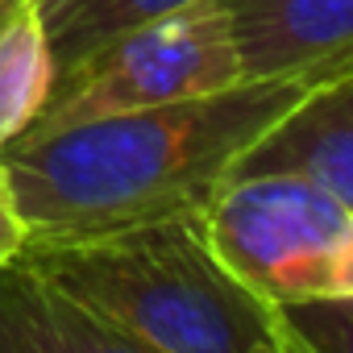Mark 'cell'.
<instances>
[{
    "instance_id": "6da1fadb",
    "label": "cell",
    "mask_w": 353,
    "mask_h": 353,
    "mask_svg": "<svg viewBox=\"0 0 353 353\" xmlns=\"http://www.w3.org/2000/svg\"><path fill=\"white\" fill-rule=\"evenodd\" d=\"M316 79H245L174 104L34 125L0 150V179L30 241L200 212L245 150Z\"/></svg>"
},
{
    "instance_id": "7a4b0ae2",
    "label": "cell",
    "mask_w": 353,
    "mask_h": 353,
    "mask_svg": "<svg viewBox=\"0 0 353 353\" xmlns=\"http://www.w3.org/2000/svg\"><path fill=\"white\" fill-rule=\"evenodd\" d=\"M125 353H287L279 312L212 250L200 212L21 250Z\"/></svg>"
},
{
    "instance_id": "3957f363",
    "label": "cell",
    "mask_w": 353,
    "mask_h": 353,
    "mask_svg": "<svg viewBox=\"0 0 353 353\" xmlns=\"http://www.w3.org/2000/svg\"><path fill=\"white\" fill-rule=\"evenodd\" d=\"M200 221L216 258L270 307L353 291V212L312 179L229 174Z\"/></svg>"
},
{
    "instance_id": "277c9868",
    "label": "cell",
    "mask_w": 353,
    "mask_h": 353,
    "mask_svg": "<svg viewBox=\"0 0 353 353\" xmlns=\"http://www.w3.org/2000/svg\"><path fill=\"white\" fill-rule=\"evenodd\" d=\"M245 83L233 26L216 0L141 21L54 79V92L34 125H67L104 112L154 108Z\"/></svg>"
},
{
    "instance_id": "5b68a950",
    "label": "cell",
    "mask_w": 353,
    "mask_h": 353,
    "mask_svg": "<svg viewBox=\"0 0 353 353\" xmlns=\"http://www.w3.org/2000/svg\"><path fill=\"white\" fill-rule=\"evenodd\" d=\"M245 79H324L353 67V0H216Z\"/></svg>"
},
{
    "instance_id": "8992f818",
    "label": "cell",
    "mask_w": 353,
    "mask_h": 353,
    "mask_svg": "<svg viewBox=\"0 0 353 353\" xmlns=\"http://www.w3.org/2000/svg\"><path fill=\"white\" fill-rule=\"evenodd\" d=\"M283 170L312 179L353 212V67L316 79L237 162L233 174Z\"/></svg>"
},
{
    "instance_id": "52a82bcc",
    "label": "cell",
    "mask_w": 353,
    "mask_h": 353,
    "mask_svg": "<svg viewBox=\"0 0 353 353\" xmlns=\"http://www.w3.org/2000/svg\"><path fill=\"white\" fill-rule=\"evenodd\" d=\"M0 353H125L26 254L0 266Z\"/></svg>"
},
{
    "instance_id": "ba28073f",
    "label": "cell",
    "mask_w": 353,
    "mask_h": 353,
    "mask_svg": "<svg viewBox=\"0 0 353 353\" xmlns=\"http://www.w3.org/2000/svg\"><path fill=\"white\" fill-rule=\"evenodd\" d=\"M54 75L38 0H0V150L34 129L54 92Z\"/></svg>"
},
{
    "instance_id": "9c48e42d",
    "label": "cell",
    "mask_w": 353,
    "mask_h": 353,
    "mask_svg": "<svg viewBox=\"0 0 353 353\" xmlns=\"http://www.w3.org/2000/svg\"><path fill=\"white\" fill-rule=\"evenodd\" d=\"M188 5H196V0H38V13L50 38L54 67L63 75L67 67L88 59L96 46H104L108 38L141 21L166 17L174 9H188Z\"/></svg>"
},
{
    "instance_id": "30bf717a",
    "label": "cell",
    "mask_w": 353,
    "mask_h": 353,
    "mask_svg": "<svg viewBox=\"0 0 353 353\" xmlns=\"http://www.w3.org/2000/svg\"><path fill=\"white\" fill-rule=\"evenodd\" d=\"M274 312L287 353H353V291L283 303Z\"/></svg>"
},
{
    "instance_id": "8fae6325",
    "label": "cell",
    "mask_w": 353,
    "mask_h": 353,
    "mask_svg": "<svg viewBox=\"0 0 353 353\" xmlns=\"http://www.w3.org/2000/svg\"><path fill=\"white\" fill-rule=\"evenodd\" d=\"M26 241H30L26 221H21V212H17V204H13L5 179H0V266L13 262V258L26 250Z\"/></svg>"
}]
</instances>
